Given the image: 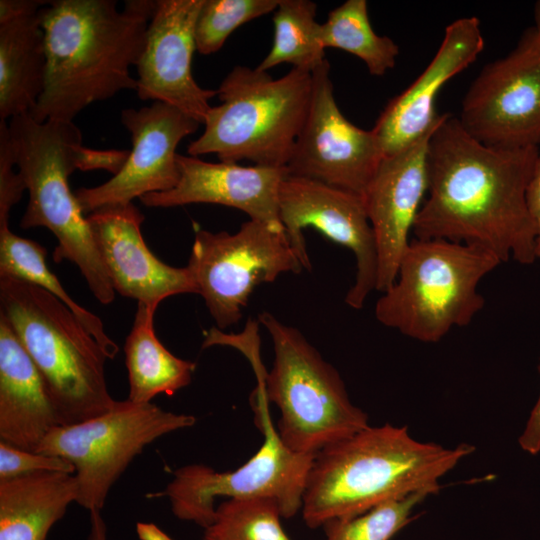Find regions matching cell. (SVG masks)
I'll use <instances>...</instances> for the list:
<instances>
[{
    "label": "cell",
    "instance_id": "obj_10",
    "mask_svg": "<svg viewBox=\"0 0 540 540\" xmlns=\"http://www.w3.org/2000/svg\"><path fill=\"white\" fill-rule=\"evenodd\" d=\"M253 397L260 429L265 436L263 445L234 471L218 472L203 464H189L175 470L165 490L154 497H167L178 519L207 529L214 522L218 497L272 498L285 518L294 516L301 509L315 455L288 449L272 425L263 390L257 387Z\"/></svg>",
    "mask_w": 540,
    "mask_h": 540
},
{
    "label": "cell",
    "instance_id": "obj_36",
    "mask_svg": "<svg viewBox=\"0 0 540 540\" xmlns=\"http://www.w3.org/2000/svg\"><path fill=\"white\" fill-rule=\"evenodd\" d=\"M89 514L90 527L87 540H108L107 527L101 510H91Z\"/></svg>",
    "mask_w": 540,
    "mask_h": 540
},
{
    "label": "cell",
    "instance_id": "obj_31",
    "mask_svg": "<svg viewBox=\"0 0 540 540\" xmlns=\"http://www.w3.org/2000/svg\"><path fill=\"white\" fill-rule=\"evenodd\" d=\"M42 471L74 474V467L61 457L31 452L0 442V480Z\"/></svg>",
    "mask_w": 540,
    "mask_h": 540
},
{
    "label": "cell",
    "instance_id": "obj_38",
    "mask_svg": "<svg viewBox=\"0 0 540 540\" xmlns=\"http://www.w3.org/2000/svg\"><path fill=\"white\" fill-rule=\"evenodd\" d=\"M534 27L540 34V0L536 1L533 7Z\"/></svg>",
    "mask_w": 540,
    "mask_h": 540
},
{
    "label": "cell",
    "instance_id": "obj_2",
    "mask_svg": "<svg viewBox=\"0 0 540 540\" xmlns=\"http://www.w3.org/2000/svg\"><path fill=\"white\" fill-rule=\"evenodd\" d=\"M156 1L55 0L40 10L47 58L42 94L29 115L73 121L87 106L137 89V65Z\"/></svg>",
    "mask_w": 540,
    "mask_h": 540
},
{
    "label": "cell",
    "instance_id": "obj_12",
    "mask_svg": "<svg viewBox=\"0 0 540 540\" xmlns=\"http://www.w3.org/2000/svg\"><path fill=\"white\" fill-rule=\"evenodd\" d=\"M480 143L498 148L540 145V34L526 28L504 57L472 81L457 117Z\"/></svg>",
    "mask_w": 540,
    "mask_h": 540
},
{
    "label": "cell",
    "instance_id": "obj_30",
    "mask_svg": "<svg viewBox=\"0 0 540 540\" xmlns=\"http://www.w3.org/2000/svg\"><path fill=\"white\" fill-rule=\"evenodd\" d=\"M280 0H204L195 24L196 51L209 55L222 48L241 25L274 12Z\"/></svg>",
    "mask_w": 540,
    "mask_h": 540
},
{
    "label": "cell",
    "instance_id": "obj_24",
    "mask_svg": "<svg viewBox=\"0 0 540 540\" xmlns=\"http://www.w3.org/2000/svg\"><path fill=\"white\" fill-rule=\"evenodd\" d=\"M155 307L138 302L134 322L124 345L128 371V400L150 403L159 394L173 395L190 384L194 362L173 355L154 331Z\"/></svg>",
    "mask_w": 540,
    "mask_h": 540
},
{
    "label": "cell",
    "instance_id": "obj_8",
    "mask_svg": "<svg viewBox=\"0 0 540 540\" xmlns=\"http://www.w3.org/2000/svg\"><path fill=\"white\" fill-rule=\"evenodd\" d=\"M270 334L274 362L265 373L252 351L258 384L267 402L280 409L278 434L295 453L315 455L369 426L368 415L355 406L338 371L304 335L269 312L259 315Z\"/></svg>",
    "mask_w": 540,
    "mask_h": 540
},
{
    "label": "cell",
    "instance_id": "obj_27",
    "mask_svg": "<svg viewBox=\"0 0 540 540\" xmlns=\"http://www.w3.org/2000/svg\"><path fill=\"white\" fill-rule=\"evenodd\" d=\"M317 4L309 0H280L273 12V44L257 68L267 71L289 63L293 68L313 72L324 63L325 48L316 21Z\"/></svg>",
    "mask_w": 540,
    "mask_h": 540
},
{
    "label": "cell",
    "instance_id": "obj_39",
    "mask_svg": "<svg viewBox=\"0 0 540 540\" xmlns=\"http://www.w3.org/2000/svg\"><path fill=\"white\" fill-rule=\"evenodd\" d=\"M203 540H205V539H203Z\"/></svg>",
    "mask_w": 540,
    "mask_h": 540
},
{
    "label": "cell",
    "instance_id": "obj_33",
    "mask_svg": "<svg viewBox=\"0 0 540 540\" xmlns=\"http://www.w3.org/2000/svg\"><path fill=\"white\" fill-rule=\"evenodd\" d=\"M129 154L130 150H96L82 145L76 156L77 168L81 171L102 169L114 176L123 168Z\"/></svg>",
    "mask_w": 540,
    "mask_h": 540
},
{
    "label": "cell",
    "instance_id": "obj_29",
    "mask_svg": "<svg viewBox=\"0 0 540 540\" xmlns=\"http://www.w3.org/2000/svg\"><path fill=\"white\" fill-rule=\"evenodd\" d=\"M428 496L416 492L389 500L350 519L326 522V540H390L413 519L416 506Z\"/></svg>",
    "mask_w": 540,
    "mask_h": 540
},
{
    "label": "cell",
    "instance_id": "obj_7",
    "mask_svg": "<svg viewBox=\"0 0 540 540\" xmlns=\"http://www.w3.org/2000/svg\"><path fill=\"white\" fill-rule=\"evenodd\" d=\"M501 260L490 250L445 239H412L393 285L375 306L384 326L425 343L467 326L483 308L480 281Z\"/></svg>",
    "mask_w": 540,
    "mask_h": 540
},
{
    "label": "cell",
    "instance_id": "obj_21",
    "mask_svg": "<svg viewBox=\"0 0 540 540\" xmlns=\"http://www.w3.org/2000/svg\"><path fill=\"white\" fill-rule=\"evenodd\" d=\"M59 425L42 374L0 314V442L36 452Z\"/></svg>",
    "mask_w": 540,
    "mask_h": 540
},
{
    "label": "cell",
    "instance_id": "obj_26",
    "mask_svg": "<svg viewBox=\"0 0 540 540\" xmlns=\"http://www.w3.org/2000/svg\"><path fill=\"white\" fill-rule=\"evenodd\" d=\"M323 47L337 48L361 59L372 76H383L394 68L399 46L373 30L366 0H347L328 14L321 24Z\"/></svg>",
    "mask_w": 540,
    "mask_h": 540
},
{
    "label": "cell",
    "instance_id": "obj_4",
    "mask_svg": "<svg viewBox=\"0 0 540 540\" xmlns=\"http://www.w3.org/2000/svg\"><path fill=\"white\" fill-rule=\"evenodd\" d=\"M8 126L16 166L29 193L20 227L49 229L58 241L53 260L74 263L96 299L110 304L116 292L87 216L69 186L70 174L78 170L81 131L73 121L39 123L29 114L11 118Z\"/></svg>",
    "mask_w": 540,
    "mask_h": 540
},
{
    "label": "cell",
    "instance_id": "obj_9",
    "mask_svg": "<svg viewBox=\"0 0 540 540\" xmlns=\"http://www.w3.org/2000/svg\"><path fill=\"white\" fill-rule=\"evenodd\" d=\"M195 423L192 415L126 399L116 401L101 415L56 426L36 452L70 462L77 485L76 503L88 511L101 510L114 483L147 445Z\"/></svg>",
    "mask_w": 540,
    "mask_h": 540
},
{
    "label": "cell",
    "instance_id": "obj_32",
    "mask_svg": "<svg viewBox=\"0 0 540 540\" xmlns=\"http://www.w3.org/2000/svg\"><path fill=\"white\" fill-rule=\"evenodd\" d=\"M16 167L9 126L0 121V226L8 225L11 208L21 199L25 183Z\"/></svg>",
    "mask_w": 540,
    "mask_h": 540
},
{
    "label": "cell",
    "instance_id": "obj_13",
    "mask_svg": "<svg viewBox=\"0 0 540 540\" xmlns=\"http://www.w3.org/2000/svg\"><path fill=\"white\" fill-rule=\"evenodd\" d=\"M279 214L303 269L312 268L303 235L307 227L352 251L356 259V276L345 303L353 309H361L368 295L376 290L378 279L377 244L363 198L318 181L287 174L279 189Z\"/></svg>",
    "mask_w": 540,
    "mask_h": 540
},
{
    "label": "cell",
    "instance_id": "obj_11",
    "mask_svg": "<svg viewBox=\"0 0 540 540\" xmlns=\"http://www.w3.org/2000/svg\"><path fill=\"white\" fill-rule=\"evenodd\" d=\"M187 267L218 329L240 321L258 285L303 270L285 231L252 219L234 234L197 230Z\"/></svg>",
    "mask_w": 540,
    "mask_h": 540
},
{
    "label": "cell",
    "instance_id": "obj_17",
    "mask_svg": "<svg viewBox=\"0 0 540 540\" xmlns=\"http://www.w3.org/2000/svg\"><path fill=\"white\" fill-rule=\"evenodd\" d=\"M435 128L404 150L384 157L362 197L377 244L376 290L382 293L396 280L428 190V142Z\"/></svg>",
    "mask_w": 540,
    "mask_h": 540
},
{
    "label": "cell",
    "instance_id": "obj_20",
    "mask_svg": "<svg viewBox=\"0 0 540 540\" xmlns=\"http://www.w3.org/2000/svg\"><path fill=\"white\" fill-rule=\"evenodd\" d=\"M180 172L177 185L165 192L150 193L140 201L147 207H175L193 203L218 204L239 209L250 219L284 230L279 214V189L286 168L212 163L199 157L177 154Z\"/></svg>",
    "mask_w": 540,
    "mask_h": 540
},
{
    "label": "cell",
    "instance_id": "obj_28",
    "mask_svg": "<svg viewBox=\"0 0 540 540\" xmlns=\"http://www.w3.org/2000/svg\"><path fill=\"white\" fill-rule=\"evenodd\" d=\"M281 511L272 498L229 499L216 508L206 540H290L280 523Z\"/></svg>",
    "mask_w": 540,
    "mask_h": 540
},
{
    "label": "cell",
    "instance_id": "obj_5",
    "mask_svg": "<svg viewBox=\"0 0 540 540\" xmlns=\"http://www.w3.org/2000/svg\"><path fill=\"white\" fill-rule=\"evenodd\" d=\"M2 314L42 374L60 425L85 421L109 411L107 357L75 314L46 290L0 277Z\"/></svg>",
    "mask_w": 540,
    "mask_h": 540
},
{
    "label": "cell",
    "instance_id": "obj_25",
    "mask_svg": "<svg viewBox=\"0 0 540 540\" xmlns=\"http://www.w3.org/2000/svg\"><path fill=\"white\" fill-rule=\"evenodd\" d=\"M47 251L39 243L0 226V277H10L38 286L63 302L97 341L107 359H114L118 345L106 334L101 319L83 308L65 291L46 264Z\"/></svg>",
    "mask_w": 540,
    "mask_h": 540
},
{
    "label": "cell",
    "instance_id": "obj_35",
    "mask_svg": "<svg viewBox=\"0 0 540 540\" xmlns=\"http://www.w3.org/2000/svg\"><path fill=\"white\" fill-rule=\"evenodd\" d=\"M538 371L540 374V360ZM518 444L524 452L530 455H537L540 452V394L518 438Z\"/></svg>",
    "mask_w": 540,
    "mask_h": 540
},
{
    "label": "cell",
    "instance_id": "obj_37",
    "mask_svg": "<svg viewBox=\"0 0 540 540\" xmlns=\"http://www.w3.org/2000/svg\"><path fill=\"white\" fill-rule=\"evenodd\" d=\"M136 531L140 540H173L153 523L138 522Z\"/></svg>",
    "mask_w": 540,
    "mask_h": 540
},
{
    "label": "cell",
    "instance_id": "obj_19",
    "mask_svg": "<svg viewBox=\"0 0 540 540\" xmlns=\"http://www.w3.org/2000/svg\"><path fill=\"white\" fill-rule=\"evenodd\" d=\"M87 220L115 292L155 308L167 297L197 294L187 266H169L150 251L133 203L98 209Z\"/></svg>",
    "mask_w": 540,
    "mask_h": 540
},
{
    "label": "cell",
    "instance_id": "obj_6",
    "mask_svg": "<svg viewBox=\"0 0 540 540\" xmlns=\"http://www.w3.org/2000/svg\"><path fill=\"white\" fill-rule=\"evenodd\" d=\"M312 87V73L305 70L292 68L274 79L257 67L235 66L216 90L221 104L209 109L188 155L215 153L224 163L286 168L308 116Z\"/></svg>",
    "mask_w": 540,
    "mask_h": 540
},
{
    "label": "cell",
    "instance_id": "obj_16",
    "mask_svg": "<svg viewBox=\"0 0 540 540\" xmlns=\"http://www.w3.org/2000/svg\"><path fill=\"white\" fill-rule=\"evenodd\" d=\"M204 0H156L137 67V95L171 105L200 124L216 90L197 84L191 63L195 24Z\"/></svg>",
    "mask_w": 540,
    "mask_h": 540
},
{
    "label": "cell",
    "instance_id": "obj_23",
    "mask_svg": "<svg viewBox=\"0 0 540 540\" xmlns=\"http://www.w3.org/2000/svg\"><path fill=\"white\" fill-rule=\"evenodd\" d=\"M76 500L73 474L42 471L0 480V540H46Z\"/></svg>",
    "mask_w": 540,
    "mask_h": 540
},
{
    "label": "cell",
    "instance_id": "obj_14",
    "mask_svg": "<svg viewBox=\"0 0 540 540\" xmlns=\"http://www.w3.org/2000/svg\"><path fill=\"white\" fill-rule=\"evenodd\" d=\"M310 109L286 166L289 176L318 181L363 197L384 158L372 130L340 111L327 59L312 72Z\"/></svg>",
    "mask_w": 540,
    "mask_h": 540
},
{
    "label": "cell",
    "instance_id": "obj_22",
    "mask_svg": "<svg viewBox=\"0 0 540 540\" xmlns=\"http://www.w3.org/2000/svg\"><path fill=\"white\" fill-rule=\"evenodd\" d=\"M49 1H0V119L29 114L44 88L46 50L40 10Z\"/></svg>",
    "mask_w": 540,
    "mask_h": 540
},
{
    "label": "cell",
    "instance_id": "obj_1",
    "mask_svg": "<svg viewBox=\"0 0 540 540\" xmlns=\"http://www.w3.org/2000/svg\"><path fill=\"white\" fill-rule=\"evenodd\" d=\"M539 151L484 145L444 113L428 142V190L412 229L415 238L478 245L501 262H535L536 228L526 189Z\"/></svg>",
    "mask_w": 540,
    "mask_h": 540
},
{
    "label": "cell",
    "instance_id": "obj_15",
    "mask_svg": "<svg viewBox=\"0 0 540 540\" xmlns=\"http://www.w3.org/2000/svg\"><path fill=\"white\" fill-rule=\"evenodd\" d=\"M121 121L131 135L132 150L123 168L107 182L75 191L86 216L104 207L130 204L135 198L173 189L180 178L177 146L200 126L189 115L163 102L124 109Z\"/></svg>",
    "mask_w": 540,
    "mask_h": 540
},
{
    "label": "cell",
    "instance_id": "obj_18",
    "mask_svg": "<svg viewBox=\"0 0 540 540\" xmlns=\"http://www.w3.org/2000/svg\"><path fill=\"white\" fill-rule=\"evenodd\" d=\"M484 49L480 21L475 16L451 22L424 71L380 113L372 131L384 157L394 155L432 131L442 114L435 110L440 89L466 69Z\"/></svg>",
    "mask_w": 540,
    "mask_h": 540
},
{
    "label": "cell",
    "instance_id": "obj_3",
    "mask_svg": "<svg viewBox=\"0 0 540 540\" xmlns=\"http://www.w3.org/2000/svg\"><path fill=\"white\" fill-rule=\"evenodd\" d=\"M474 451L467 443L445 447L419 441L406 426L369 425L315 454L302 499L303 519L317 528L416 492L437 494L440 479Z\"/></svg>",
    "mask_w": 540,
    "mask_h": 540
},
{
    "label": "cell",
    "instance_id": "obj_34",
    "mask_svg": "<svg viewBox=\"0 0 540 540\" xmlns=\"http://www.w3.org/2000/svg\"><path fill=\"white\" fill-rule=\"evenodd\" d=\"M526 203L536 228V256L540 259V151L527 185Z\"/></svg>",
    "mask_w": 540,
    "mask_h": 540
}]
</instances>
